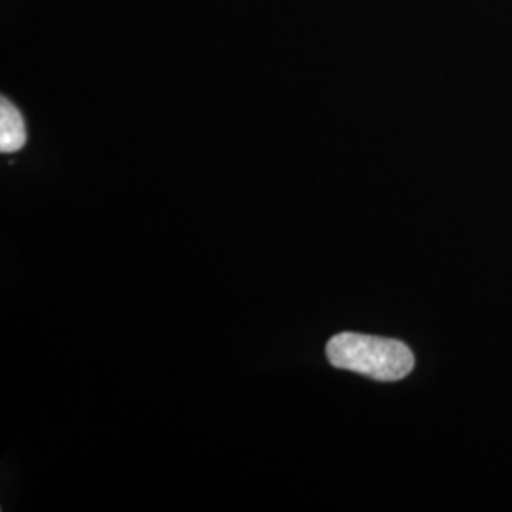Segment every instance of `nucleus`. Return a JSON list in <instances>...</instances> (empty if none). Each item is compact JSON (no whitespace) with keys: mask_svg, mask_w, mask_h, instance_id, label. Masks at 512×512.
I'll return each instance as SVG.
<instances>
[{"mask_svg":"<svg viewBox=\"0 0 512 512\" xmlns=\"http://www.w3.org/2000/svg\"><path fill=\"white\" fill-rule=\"evenodd\" d=\"M27 143L25 122L19 110L6 97L0 99V152L14 154Z\"/></svg>","mask_w":512,"mask_h":512,"instance_id":"2","label":"nucleus"},{"mask_svg":"<svg viewBox=\"0 0 512 512\" xmlns=\"http://www.w3.org/2000/svg\"><path fill=\"white\" fill-rule=\"evenodd\" d=\"M327 357L336 368L378 382L403 380L414 368V353L403 342L357 332H342L330 338Z\"/></svg>","mask_w":512,"mask_h":512,"instance_id":"1","label":"nucleus"}]
</instances>
